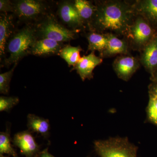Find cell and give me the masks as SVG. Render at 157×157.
<instances>
[{
  "instance_id": "obj_29",
  "label": "cell",
  "mask_w": 157,
  "mask_h": 157,
  "mask_svg": "<svg viewBox=\"0 0 157 157\" xmlns=\"http://www.w3.org/2000/svg\"><path fill=\"white\" fill-rule=\"evenodd\" d=\"M156 81L157 82V76L156 78Z\"/></svg>"
},
{
  "instance_id": "obj_23",
  "label": "cell",
  "mask_w": 157,
  "mask_h": 157,
  "mask_svg": "<svg viewBox=\"0 0 157 157\" xmlns=\"http://www.w3.org/2000/svg\"><path fill=\"white\" fill-rule=\"evenodd\" d=\"M19 102V98L17 97L1 96L0 98V111L9 112Z\"/></svg>"
},
{
  "instance_id": "obj_4",
  "label": "cell",
  "mask_w": 157,
  "mask_h": 157,
  "mask_svg": "<svg viewBox=\"0 0 157 157\" xmlns=\"http://www.w3.org/2000/svg\"><path fill=\"white\" fill-rule=\"evenodd\" d=\"M38 33L41 39H48L57 42H68L74 39L75 33L62 25L55 18L49 17L38 26Z\"/></svg>"
},
{
  "instance_id": "obj_12",
  "label": "cell",
  "mask_w": 157,
  "mask_h": 157,
  "mask_svg": "<svg viewBox=\"0 0 157 157\" xmlns=\"http://www.w3.org/2000/svg\"><path fill=\"white\" fill-rule=\"evenodd\" d=\"M136 60L132 57H123L116 62L115 68L118 75L124 79H128L137 68Z\"/></svg>"
},
{
  "instance_id": "obj_11",
  "label": "cell",
  "mask_w": 157,
  "mask_h": 157,
  "mask_svg": "<svg viewBox=\"0 0 157 157\" xmlns=\"http://www.w3.org/2000/svg\"><path fill=\"white\" fill-rule=\"evenodd\" d=\"M27 127L29 131L40 134L44 137L49 135L50 124L48 119L33 114L27 116Z\"/></svg>"
},
{
  "instance_id": "obj_17",
  "label": "cell",
  "mask_w": 157,
  "mask_h": 157,
  "mask_svg": "<svg viewBox=\"0 0 157 157\" xmlns=\"http://www.w3.org/2000/svg\"><path fill=\"white\" fill-rule=\"evenodd\" d=\"M107 37L108 43L107 48L104 51L106 54H116L126 52L127 45L124 42L112 34L107 35Z\"/></svg>"
},
{
  "instance_id": "obj_9",
  "label": "cell",
  "mask_w": 157,
  "mask_h": 157,
  "mask_svg": "<svg viewBox=\"0 0 157 157\" xmlns=\"http://www.w3.org/2000/svg\"><path fill=\"white\" fill-rule=\"evenodd\" d=\"M59 12L62 21L70 27H76L82 23L74 4L69 2L63 3L60 6Z\"/></svg>"
},
{
  "instance_id": "obj_6",
  "label": "cell",
  "mask_w": 157,
  "mask_h": 157,
  "mask_svg": "<svg viewBox=\"0 0 157 157\" xmlns=\"http://www.w3.org/2000/svg\"><path fill=\"white\" fill-rule=\"evenodd\" d=\"M13 142L26 157H34L38 154L39 145L29 131H24L15 134Z\"/></svg>"
},
{
  "instance_id": "obj_15",
  "label": "cell",
  "mask_w": 157,
  "mask_h": 157,
  "mask_svg": "<svg viewBox=\"0 0 157 157\" xmlns=\"http://www.w3.org/2000/svg\"><path fill=\"white\" fill-rule=\"evenodd\" d=\"M81 50V48L78 46L74 47L67 45L61 49L59 54L69 66L74 67L81 58L80 52Z\"/></svg>"
},
{
  "instance_id": "obj_20",
  "label": "cell",
  "mask_w": 157,
  "mask_h": 157,
  "mask_svg": "<svg viewBox=\"0 0 157 157\" xmlns=\"http://www.w3.org/2000/svg\"><path fill=\"white\" fill-rule=\"evenodd\" d=\"M140 10L151 21L157 22V0H147L142 2Z\"/></svg>"
},
{
  "instance_id": "obj_14",
  "label": "cell",
  "mask_w": 157,
  "mask_h": 157,
  "mask_svg": "<svg viewBox=\"0 0 157 157\" xmlns=\"http://www.w3.org/2000/svg\"><path fill=\"white\" fill-rule=\"evenodd\" d=\"M144 64L151 71L157 66V37L153 39L145 47L142 56Z\"/></svg>"
},
{
  "instance_id": "obj_24",
  "label": "cell",
  "mask_w": 157,
  "mask_h": 157,
  "mask_svg": "<svg viewBox=\"0 0 157 157\" xmlns=\"http://www.w3.org/2000/svg\"><path fill=\"white\" fill-rule=\"evenodd\" d=\"M0 11L4 14H7L9 12L14 11V6L9 1L1 0L0 1Z\"/></svg>"
},
{
  "instance_id": "obj_3",
  "label": "cell",
  "mask_w": 157,
  "mask_h": 157,
  "mask_svg": "<svg viewBox=\"0 0 157 157\" xmlns=\"http://www.w3.org/2000/svg\"><path fill=\"white\" fill-rule=\"evenodd\" d=\"M94 145L100 157H137V147L127 138L115 137L96 140Z\"/></svg>"
},
{
  "instance_id": "obj_5",
  "label": "cell",
  "mask_w": 157,
  "mask_h": 157,
  "mask_svg": "<svg viewBox=\"0 0 157 157\" xmlns=\"http://www.w3.org/2000/svg\"><path fill=\"white\" fill-rule=\"evenodd\" d=\"M14 11L22 19H31L40 16L45 11V5L42 2L35 0H22L14 5Z\"/></svg>"
},
{
  "instance_id": "obj_22",
  "label": "cell",
  "mask_w": 157,
  "mask_h": 157,
  "mask_svg": "<svg viewBox=\"0 0 157 157\" xmlns=\"http://www.w3.org/2000/svg\"><path fill=\"white\" fill-rule=\"evenodd\" d=\"M17 63L14 64L11 70L0 74V93L4 94H8L10 89V83L13 76L14 69Z\"/></svg>"
},
{
  "instance_id": "obj_18",
  "label": "cell",
  "mask_w": 157,
  "mask_h": 157,
  "mask_svg": "<svg viewBox=\"0 0 157 157\" xmlns=\"http://www.w3.org/2000/svg\"><path fill=\"white\" fill-rule=\"evenodd\" d=\"M74 6L82 21L90 19L95 10L93 5L85 0H76L74 2Z\"/></svg>"
},
{
  "instance_id": "obj_2",
  "label": "cell",
  "mask_w": 157,
  "mask_h": 157,
  "mask_svg": "<svg viewBox=\"0 0 157 157\" xmlns=\"http://www.w3.org/2000/svg\"><path fill=\"white\" fill-rule=\"evenodd\" d=\"M36 30L31 26H26L13 35L7 44L10 56L6 59V65L17 63L20 59L30 52L36 41Z\"/></svg>"
},
{
  "instance_id": "obj_28",
  "label": "cell",
  "mask_w": 157,
  "mask_h": 157,
  "mask_svg": "<svg viewBox=\"0 0 157 157\" xmlns=\"http://www.w3.org/2000/svg\"><path fill=\"white\" fill-rule=\"evenodd\" d=\"M39 157V154L37 155H36V156H35L34 157Z\"/></svg>"
},
{
  "instance_id": "obj_7",
  "label": "cell",
  "mask_w": 157,
  "mask_h": 157,
  "mask_svg": "<svg viewBox=\"0 0 157 157\" xmlns=\"http://www.w3.org/2000/svg\"><path fill=\"white\" fill-rule=\"evenodd\" d=\"M102 62V59L96 56L94 52L81 57L74 67L82 81L93 78V70Z\"/></svg>"
},
{
  "instance_id": "obj_19",
  "label": "cell",
  "mask_w": 157,
  "mask_h": 157,
  "mask_svg": "<svg viewBox=\"0 0 157 157\" xmlns=\"http://www.w3.org/2000/svg\"><path fill=\"white\" fill-rule=\"evenodd\" d=\"M7 154L13 157H18L11 144L10 131L0 133V155Z\"/></svg>"
},
{
  "instance_id": "obj_13",
  "label": "cell",
  "mask_w": 157,
  "mask_h": 157,
  "mask_svg": "<svg viewBox=\"0 0 157 157\" xmlns=\"http://www.w3.org/2000/svg\"><path fill=\"white\" fill-rule=\"evenodd\" d=\"M132 32L135 42L140 45L148 42L152 35L151 28L141 18L136 21L132 28Z\"/></svg>"
},
{
  "instance_id": "obj_8",
  "label": "cell",
  "mask_w": 157,
  "mask_h": 157,
  "mask_svg": "<svg viewBox=\"0 0 157 157\" xmlns=\"http://www.w3.org/2000/svg\"><path fill=\"white\" fill-rule=\"evenodd\" d=\"M62 43L51 39H41L36 41L30 52L34 55L39 56L59 54L63 48Z\"/></svg>"
},
{
  "instance_id": "obj_26",
  "label": "cell",
  "mask_w": 157,
  "mask_h": 157,
  "mask_svg": "<svg viewBox=\"0 0 157 157\" xmlns=\"http://www.w3.org/2000/svg\"><path fill=\"white\" fill-rule=\"evenodd\" d=\"M153 93V94H157V83L155 85L152 86L151 90L150 92Z\"/></svg>"
},
{
  "instance_id": "obj_16",
  "label": "cell",
  "mask_w": 157,
  "mask_h": 157,
  "mask_svg": "<svg viewBox=\"0 0 157 157\" xmlns=\"http://www.w3.org/2000/svg\"><path fill=\"white\" fill-rule=\"evenodd\" d=\"M87 39L89 42L88 50L92 52H102L104 51L107 48L108 43L107 36L92 33L88 36Z\"/></svg>"
},
{
  "instance_id": "obj_1",
  "label": "cell",
  "mask_w": 157,
  "mask_h": 157,
  "mask_svg": "<svg viewBox=\"0 0 157 157\" xmlns=\"http://www.w3.org/2000/svg\"><path fill=\"white\" fill-rule=\"evenodd\" d=\"M130 18L128 8L119 3H113L101 8L97 22L103 29L122 32L128 27Z\"/></svg>"
},
{
  "instance_id": "obj_21",
  "label": "cell",
  "mask_w": 157,
  "mask_h": 157,
  "mask_svg": "<svg viewBox=\"0 0 157 157\" xmlns=\"http://www.w3.org/2000/svg\"><path fill=\"white\" fill-rule=\"evenodd\" d=\"M149 120L157 126V94L150 93V99L147 108Z\"/></svg>"
},
{
  "instance_id": "obj_10",
  "label": "cell",
  "mask_w": 157,
  "mask_h": 157,
  "mask_svg": "<svg viewBox=\"0 0 157 157\" xmlns=\"http://www.w3.org/2000/svg\"><path fill=\"white\" fill-rule=\"evenodd\" d=\"M12 17L7 14H1L0 16V55H5L8 39L11 36L14 29Z\"/></svg>"
},
{
  "instance_id": "obj_25",
  "label": "cell",
  "mask_w": 157,
  "mask_h": 157,
  "mask_svg": "<svg viewBox=\"0 0 157 157\" xmlns=\"http://www.w3.org/2000/svg\"><path fill=\"white\" fill-rule=\"evenodd\" d=\"M39 156L40 157H55L48 152V148L45 149L43 151L41 152L39 154Z\"/></svg>"
},
{
  "instance_id": "obj_27",
  "label": "cell",
  "mask_w": 157,
  "mask_h": 157,
  "mask_svg": "<svg viewBox=\"0 0 157 157\" xmlns=\"http://www.w3.org/2000/svg\"><path fill=\"white\" fill-rule=\"evenodd\" d=\"M0 157H6L4 156V155H0Z\"/></svg>"
}]
</instances>
